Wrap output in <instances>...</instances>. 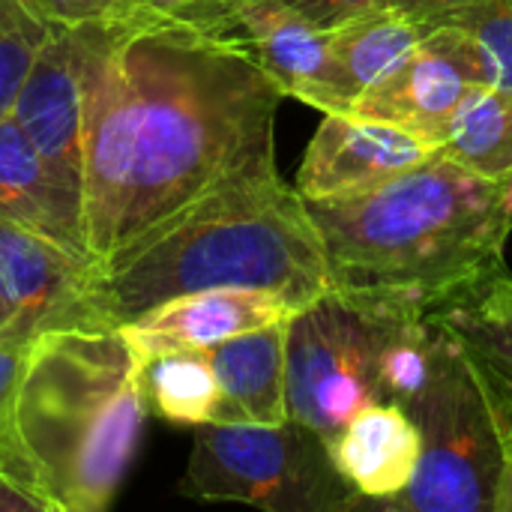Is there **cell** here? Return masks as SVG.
Listing matches in <instances>:
<instances>
[{"label": "cell", "mask_w": 512, "mask_h": 512, "mask_svg": "<svg viewBox=\"0 0 512 512\" xmlns=\"http://www.w3.org/2000/svg\"><path fill=\"white\" fill-rule=\"evenodd\" d=\"M282 99L237 27L90 21L84 213L96 264L201 195L279 168Z\"/></svg>", "instance_id": "obj_1"}, {"label": "cell", "mask_w": 512, "mask_h": 512, "mask_svg": "<svg viewBox=\"0 0 512 512\" xmlns=\"http://www.w3.org/2000/svg\"><path fill=\"white\" fill-rule=\"evenodd\" d=\"M96 303L111 330L195 291L252 288L303 309L336 288L306 198L279 168L231 180L96 264Z\"/></svg>", "instance_id": "obj_2"}, {"label": "cell", "mask_w": 512, "mask_h": 512, "mask_svg": "<svg viewBox=\"0 0 512 512\" xmlns=\"http://www.w3.org/2000/svg\"><path fill=\"white\" fill-rule=\"evenodd\" d=\"M336 285L438 306L507 270L504 183L435 153L342 201H306Z\"/></svg>", "instance_id": "obj_3"}, {"label": "cell", "mask_w": 512, "mask_h": 512, "mask_svg": "<svg viewBox=\"0 0 512 512\" xmlns=\"http://www.w3.org/2000/svg\"><path fill=\"white\" fill-rule=\"evenodd\" d=\"M147 417L141 363L120 330L33 339L15 432L39 489L60 512H105L135 459Z\"/></svg>", "instance_id": "obj_4"}, {"label": "cell", "mask_w": 512, "mask_h": 512, "mask_svg": "<svg viewBox=\"0 0 512 512\" xmlns=\"http://www.w3.org/2000/svg\"><path fill=\"white\" fill-rule=\"evenodd\" d=\"M177 492L267 512H345L366 504L336 468L330 444L297 420L195 426Z\"/></svg>", "instance_id": "obj_5"}, {"label": "cell", "mask_w": 512, "mask_h": 512, "mask_svg": "<svg viewBox=\"0 0 512 512\" xmlns=\"http://www.w3.org/2000/svg\"><path fill=\"white\" fill-rule=\"evenodd\" d=\"M390 300L333 288L288 318V417L333 441L363 408L384 402L381 345Z\"/></svg>", "instance_id": "obj_6"}, {"label": "cell", "mask_w": 512, "mask_h": 512, "mask_svg": "<svg viewBox=\"0 0 512 512\" xmlns=\"http://www.w3.org/2000/svg\"><path fill=\"white\" fill-rule=\"evenodd\" d=\"M408 414L423 441L420 465L411 486L381 507L393 512H492L501 471L498 426L468 351L453 333L429 387Z\"/></svg>", "instance_id": "obj_7"}, {"label": "cell", "mask_w": 512, "mask_h": 512, "mask_svg": "<svg viewBox=\"0 0 512 512\" xmlns=\"http://www.w3.org/2000/svg\"><path fill=\"white\" fill-rule=\"evenodd\" d=\"M96 261L0 219V339L111 330L96 303Z\"/></svg>", "instance_id": "obj_8"}, {"label": "cell", "mask_w": 512, "mask_h": 512, "mask_svg": "<svg viewBox=\"0 0 512 512\" xmlns=\"http://www.w3.org/2000/svg\"><path fill=\"white\" fill-rule=\"evenodd\" d=\"M9 114L54 174L84 198L87 24L57 27L36 54Z\"/></svg>", "instance_id": "obj_9"}, {"label": "cell", "mask_w": 512, "mask_h": 512, "mask_svg": "<svg viewBox=\"0 0 512 512\" xmlns=\"http://www.w3.org/2000/svg\"><path fill=\"white\" fill-rule=\"evenodd\" d=\"M438 147L390 120L360 114H324L294 186L306 201H342L372 192L432 159Z\"/></svg>", "instance_id": "obj_10"}, {"label": "cell", "mask_w": 512, "mask_h": 512, "mask_svg": "<svg viewBox=\"0 0 512 512\" xmlns=\"http://www.w3.org/2000/svg\"><path fill=\"white\" fill-rule=\"evenodd\" d=\"M426 30L429 33L411 60L360 93L348 114L390 120L441 150L462 96L474 84H483V78L471 48L453 27L429 24Z\"/></svg>", "instance_id": "obj_11"}, {"label": "cell", "mask_w": 512, "mask_h": 512, "mask_svg": "<svg viewBox=\"0 0 512 512\" xmlns=\"http://www.w3.org/2000/svg\"><path fill=\"white\" fill-rule=\"evenodd\" d=\"M234 24L285 96L321 114L351 111L354 96L333 57L330 30L315 27L273 0H240L234 6Z\"/></svg>", "instance_id": "obj_12"}, {"label": "cell", "mask_w": 512, "mask_h": 512, "mask_svg": "<svg viewBox=\"0 0 512 512\" xmlns=\"http://www.w3.org/2000/svg\"><path fill=\"white\" fill-rule=\"evenodd\" d=\"M297 312L285 297L252 288H213L171 297L138 318L120 324L117 330L129 342L132 354L144 366L147 360L183 351V348H210L240 333L288 321Z\"/></svg>", "instance_id": "obj_13"}, {"label": "cell", "mask_w": 512, "mask_h": 512, "mask_svg": "<svg viewBox=\"0 0 512 512\" xmlns=\"http://www.w3.org/2000/svg\"><path fill=\"white\" fill-rule=\"evenodd\" d=\"M0 219L96 261L84 198L54 174L12 114L0 117Z\"/></svg>", "instance_id": "obj_14"}, {"label": "cell", "mask_w": 512, "mask_h": 512, "mask_svg": "<svg viewBox=\"0 0 512 512\" xmlns=\"http://www.w3.org/2000/svg\"><path fill=\"white\" fill-rule=\"evenodd\" d=\"M285 342L288 321H276L204 348L219 381L216 423L276 426L291 420Z\"/></svg>", "instance_id": "obj_15"}, {"label": "cell", "mask_w": 512, "mask_h": 512, "mask_svg": "<svg viewBox=\"0 0 512 512\" xmlns=\"http://www.w3.org/2000/svg\"><path fill=\"white\" fill-rule=\"evenodd\" d=\"M327 444L342 477L375 504H384L411 486L423 450L414 417L393 402L357 411Z\"/></svg>", "instance_id": "obj_16"}, {"label": "cell", "mask_w": 512, "mask_h": 512, "mask_svg": "<svg viewBox=\"0 0 512 512\" xmlns=\"http://www.w3.org/2000/svg\"><path fill=\"white\" fill-rule=\"evenodd\" d=\"M426 24L399 6L369 9L330 30L333 57L357 102L360 93L390 78L426 39Z\"/></svg>", "instance_id": "obj_17"}, {"label": "cell", "mask_w": 512, "mask_h": 512, "mask_svg": "<svg viewBox=\"0 0 512 512\" xmlns=\"http://www.w3.org/2000/svg\"><path fill=\"white\" fill-rule=\"evenodd\" d=\"M444 156L456 159L459 165L489 177V180H510L512 177V90L474 84L441 141Z\"/></svg>", "instance_id": "obj_18"}, {"label": "cell", "mask_w": 512, "mask_h": 512, "mask_svg": "<svg viewBox=\"0 0 512 512\" xmlns=\"http://www.w3.org/2000/svg\"><path fill=\"white\" fill-rule=\"evenodd\" d=\"M432 315L477 360L512 384V276L507 270L432 306Z\"/></svg>", "instance_id": "obj_19"}, {"label": "cell", "mask_w": 512, "mask_h": 512, "mask_svg": "<svg viewBox=\"0 0 512 512\" xmlns=\"http://www.w3.org/2000/svg\"><path fill=\"white\" fill-rule=\"evenodd\" d=\"M147 408L171 426L216 423L219 381L204 348L168 351L141 366Z\"/></svg>", "instance_id": "obj_20"}, {"label": "cell", "mask_w": 512, "mask_h": 512, "mask_svg": "<svg viewBox=\"0 0 512 512\" xmlns=\"http://www.w3.org/2000/svg\"><path fill=\"white\" fill-rule=\"evenodd\" d=\"M429 24L453 27L465 39L483 84L512 90V0H468Z\"/></svg>", "instance_id": "obj_21"}, {"label": "cell", "mask_w": 512, "mask_h": 512, "mask_svg": "<svg viewBox=\"0 0 512 512\" xmlns=\"http://www.w3.org/2000/svg\"><path fill=\"white\" fill-rule=\"evenodd\" d=\"M54 27L27 0H0V117L9 114Z\"/></svg>", "instance_id": "obj_22"}, {"label": "cell", "mask_w": 512, "mask_h": 512, "mask_svg": "<svg viewBox=\"0 0 512 512\" xmlns=\"http://www.w3.org/2000/svg\"><path fill=\"white\" fill-rule=\"evenodd\" d=\"M30 345L33 342L24 339H0V468L36 483L15 432V399H18V384L24 375Z\"/></svg>", "instance_id": "obj_23"}, {"label": "cell", "mask_w": 512, "mask_h": 512, "mask_svg": "<svg viewBox=\"0 0 512 512\" xmlns=\"http://www.w3.org/2000/svg\"><path fill=\"white\" fill-rule=\"evenodd\" d=\"M237 0H123L117 15L147 24H180L201 30H234ZM114 18V15H111Z\"/></svg>", "instance_id": "obj_24"}, {"label": "cell", "mask_w": 512, "mask_h": 512, "mask_svg": "<svg viewBox=\"0 0 512 512\" xmlns=\"http://www.w3.org/2000/svg\"><path fill=\"white\" fill-rule=\"evenodd\" d=\"M273 3H282L288 9H294L297 15H303L306 21H312L321 30H333V27L363 15L369 9L390 6L393 0H273Z\"/></svg>", "instance_id": "obj_25"}, {"label": "cell", "mask_w": 512, "mask_h": 512, "mask_svg": "<svg viewBox=\"0 0 512 512\" xmlns=\"http://www.w3.org/2000/svg\"><path fill=\"white\" fill-rule=\"evenodd\" d=\"M54 30L117 15L123 0H27Z\"/></svg>", "instance_id": "obj_26"}, {"label": "cell", "mask_w": 512, "mask_h": 512, "mask_svg": "<svg viewBox=\"0 0 512 512\" xmlns=\"http://www.w3.org/2000/svg\"><path fill=\"white\" fill-rule=\"evenodd\" d=\"M0 512H60L57 504L21 474L0 468Z\"/></svg>", "instance_id": "obj_27"}, {"label": "cell", "mask_w": 512, "mask_h": 512, "mask_svg": "<svg viewBox=\"0 0 512 512\" xmlns=\"http://www.w3.org/2000/svg\"><path fill=\"white\" fill-rule=\"evenodd\" d=\"M504 204H507V213H510L512 219V177L504 180Z\"/></svg>", "instance_id": "obj_28"}]
</instances>
